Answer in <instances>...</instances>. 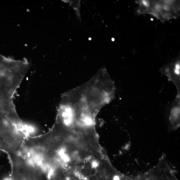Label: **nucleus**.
Instances as JSON below:
<instances>
[{"label": "nucleus", "instance_id": "f257e3e1", "mask_svg": "<svg viewBox=\"0 0 180 180\" xmlns=\"http://www.w3.org/2000/svg\"><path fill=\"white\" fill-rule=\"evenodd\" d=\"M162 73L172 82L176 87L178 96H180V61L178 60L171 62L161 69Z\"/></svg>", "mask_w": 180, "mask_h": 180}, {"label": "nucleus", "instance_id": "f03ea898", "mask_svg": "<svg viewBox=\"0 0 180 180\" xmlns=\"http://www.w3.org/2000/svg\"><path fill=\"white\" fill-rule=\"evenodd\" d=\"M168 111L170 127L172 129L176 128L180 123V96L177 95L169 107Z\"/></svg>", "mask_w": 180, "mask_h": 180}]
</instances>
